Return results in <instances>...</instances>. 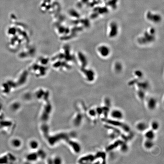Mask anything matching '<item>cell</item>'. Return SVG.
<instances>
[{
  "instance_id": "obj_1",
  "label": "cell",
  "mask_w": 164,
  "mask_h": 164,
  "mask_svg": "<svg viewBox=\"0 0 164 164\" xmlns=\"http://www.w3.org/2000/svg\"><path fill=\"white\" fill-rule=\"evenodd\" d=\"M105 121L109 124L117 126V127L122 128L123 130H124V131L129 132L130 131V128L127 125L120 122L119 121H118V120L106 119Z\"/></svg>"
},
{
  "instance_id": "obj_2",
  "label": "cell",
  "mask_w": 164,
  "mask_h": 164,
  "mask_svg": "<svg viewBox=\"0 0 164 164\" xmlns=\"http://www.w3.org/2000/svg\"><path fill=\"white\" fill-rule=\"evenodd\" d=\"M111 116L113 119L120 121L124 117V114L119 109H114L111 112Z\"/></svg>"
},
{
  "instance_id": "obj_3",
  "label": "cell",
  "mask_w": 164,
  "mask_h": 164,
  "mask_svg": "<svg viewBox=\"0 0 164 164\" xmlns=\"http://www.w3.org/2000/svg\"><path fill=\"white\" fill-rule=\"evenodd\" d=\"M157 104V100L155 98L151 97L147 101V107L150 110H154L156 108Z\"/></svg>"
},
{
  "instance_id": "obj_4",
  "label": "cell",
  "mask_w": 164,
  "mask_h": 164,
  "mask_svg": "<svg viewBox=\"0 0 164 164\" xmlns=\"http://www.w3.org/2000/svg\"><path fill=\"white\" fill-rule=\"evenodd\" d=\"M145 138L146 139L150 140H153L155 138V131L154 130H149L146 131V133L144 134Z\"/></svg>"
},
{
  "instance_id": "obj_5",
  "label": "cell",
  "mask_w": 164,
  "mask_h": 164,
  "mask_svg": "<svg viewBox=\"0 0 164 164\" xmlns=\"http://www.w3.org/2000/svg\"><path fill=\"white\" fill-rule=\"evenodd\" d=\"M136 128L139 131L142 132L146 130L147 126L145 122H140L137 125Z\"/></svg>"
},
{
  "instance_id": "obj_6",
  "label": "cell",
  "mask_w": 164,
  "mask_h": 164,
  "mask_svg": "<svg viewBox=\"0 0 164 164\" xmlns=\"http://www.w3.org/2000/svg\"><path fill=\"white\" fill-rule=\"evenodd\" d=\"M144 147L147 149H151L154 146V143L153 140L146 139L144 144Z\"/></svg>"
},
{
  "instance_id": "obj_7",
  "label": "cell",
  "mask_w": 164,
  "mask_h": 164,
  "mask_svg": "<svg viewBox=\"0 0 164 164\" xmlns=\"http://www.w3.org/2000/svg\"><path fill=\"white\" fill-rule=\"evenodd\" d=\"M159 124L157 121H153V122L151 123V129L152 130H154L155 131H156L159 129Z\"/></svg>"
},
{
  "instance_id": "obj_8",
  "label": "cell",
  "mask_w": 164,
  "mask_h": 164,
  "mask_svg": "<svg viewBox=\"0 0 164 164\" xmlns=\"http://www.w3.org/2000/svg\"><path fill=\"white\" fill-rule=\"evenodd\" d=\"M89 114L90 115V116L93 117H95L97 114L96 111V110H95V109L94 110V109H91V110L89 111Z\"/></svg>"
},
{
  "instance_id": "obj_9",
  "label": "cell",
  "mask_w": 164,
  "mask_h": 164,
  "mask_svg": "<svg viewBox=\"0 0 164 164\" xmlns=\"http://www.w3.org/2000/svg\"><path fill=\"white\" fill-rule=\"evenodd\" d=\"M97 114L101 115L103 113V110L102 108H98L96 109Z\"/></svg>"
},
{
  "instance_id": "obj_10",
  "label": "cell",
  "mask_w": 164,
  "mask_h": 164,
  "mask_svg": "<svg viewBox=\"0 0 164 164\" xmlns=\"http://www.w3.org/2000/svg\"><path fill=\"white\" fill-rule=\"evenodd\" d=\"M138 95L139 98L141 99H143L144 97V94L143 92L139 91L138 93Z\"/></svg>"
}]
</instances>
